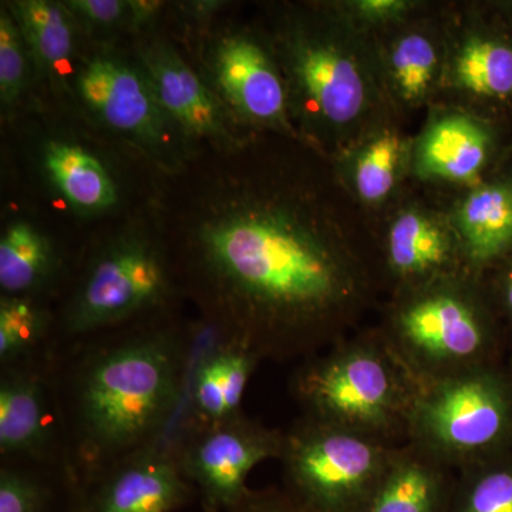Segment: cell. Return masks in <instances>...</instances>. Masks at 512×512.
Wrapping results in <instances>:
<instances>
[{
  "mask_svg": "<svg viewBox=\"0 0 512 512\" xmlns=\"http://www.w3.org/2000/svg\"><path fill=\"white\" fill-rule=\"evenodd\" d=\"M190 47L192 63L237 126H286L284 77L254 35L217 23Z\"/></svg>",
  "mask_w": 512,
  "mask_h": 512,
  "instance_id": "obj_5",
  "label": "cell"
},
{
  "mask_svg": "<svg viewBox=\"0 0 512 512\" xmlns=\"http://www.w3.org/2000/svg\"><path fill=\"white\" fill-rule=\"evenodd\" d=\"M400 325L407 342L430 359H468L483 345V330L473 311L450 295L417 302L403 313Z\"/></svg>",
  "mask_w": 512,
  "mask_h": 512,
  "instance_id": "obj_17",
  "label": "cell"
},
{
  "mask_svg": "<svg viewBox=\"0 0 512 512\" xmlns=\"http://www.w3.org/2000/svg\"><path fill=\"white\" fill-rule=\"evenodd\" d=\"M400 140L396 134L387 133L376 138L363 151L356 167V187L365 201H382L392 191L399 165Z\"/></svg>",
  "mask_w": 512,
  "mask_h": 512,
  "instance_id": "obj_27",
  "label": "cell"
},
{
  "mask_svg": "<svg viewBox=\"0 0 512 512\" xmlns=\"http://www.w3.org/2000/svg\"><path fill=\"white\" fill-rule=\"evenodd\" d=\"M288 72L311 113L335 124L359 116L366 89L356 64L332 43L293 30L284 39Z\"/></svg>",
  "mask_w": 512,
  "mask_h": 512,
  "instance_id": "obj_12",
  "label": "cell"
},
{
  "mask_svg": "<svg viewBox=\"0 0 512 512\" xmlns=\"http://www.w3.org/2000/svg\"><path fill=\"white\" fill-rule=\"evenodd\" d=\"M40 165L64 204L80 217H101L119 205L120 185L109 165L74 138L47 137Z\"/></svg>",
  "mask_w": 512,
  "mask_h": 512,
  "instance_id": "obj_16",
  "label": "cell"
},
{
  "mask_svg": "<svg viewBox=\"0 0 512 512\" xmlns=\"http://www.w3.org/2000/svg\"><path fill=\"white\" fill-rule=\"evenodd\" d=\"M36 82L35 66L18 23L2 3L0 8V109L2 119L18 114L28 96L29 87Z\"/></svg>",
  "mask_w": 512,
  "mask_h": 512,
  "instance_id": "obj_25",
  "label": "cell"
},
{
  "mask_svg": "<svg viewBox=\"0 0 512 512\" xmlns=\"http://www.w3.org/2000/svg\"><path fill=\"white\" fill-rule=\"evenodd\" d=\"M63 276V259L52 238L23 218L0 235V295L43 299Z\"/></svg>",
  "mask_w": 512,
  "mask_h": 512,
  "instance_id": "obj_18",
  "label": "cell"
},
{
  "mask_svg": "<svg viewBox=\"0 0 512 512\" xmlns=\"http://www.w3.org/2000/svg\"><path fill=\"white\" fill-rule=\"evenodd\" d=\"M225 512H309L298 501L285 500L274 494L248 493L234 507Z\"/></svg>",
  "mask_w": 512,
  "mask_h": 512,
  "instance_id": "obj_33",
  "label": "cell"
},
{
  "mask_svg": "<svg viewBox=\"0 0 512 512\" xmlns=\"http://www.w3.org/2000/svg\"><path fill=\"white\" fill-rule=\"evenodd\" d=\"M436 64V50L427 37L409 35L397 43L392 55L394 79L406 99H420L427 92Z\"/></svg>",
  "mask_w": 512,
  "mask_h": 512,
  "instance_id": "obj_28",
  "label": "cell"
},
{
  "mask_svg": "<svg viewBox=\"0 0 512 512\" xmlns=\"http://www.w3.org/2000/svg\"><path fill=\"white\" fill-rule=\"evenodd\" d=\"M286 473L309 512L335 510L375 478L379 451L372 444L315 420L284 439Z\"/></svg>",
  "mask_w": 512,
  "mask_h": 512,
  "instance_id": "obj_8",
  "label": "cell"
},
{
  "mask_svg": "<svg viewBox=\"0 0 512 512\" xmlns=\"http://www.w3.org/2000/svg\"><path fill=\"white\" fill-rule=\"evenodd\" d=\"M74 495L73 512H174L195 493L165 440L124 458Z\"/></svg>",
  "mask_w": 512,
  "mask_h": 512,
  "instance_id": "obj_11",
  "label": "cell"
},
{
  "mask_svg": "<svg viewBox=\"0 0 512 512\" xmlns=\"http://www.w3.org/2000/svg\"><path fill=\"white\" fill-rule=\"evenodd\" d=\"M232 150L158 175L151 217L181 295L208 328L259 356L303 349L346 292L342 265L305 215L259 194Z\"/></svg>",
  "mask_w": 512,
  "mask_h": 512,
  "instance_id": "obj_1",
  "label": "cell"
},
{
  "mask_svg": "<svg viewBox=\"0 0 512 512\" xmlns=\"http://www.w3.org/2000/svg\"><path fill=\"white\" fill-rule=\"evenodd\" d=\"M490 137L477 121L451 116L437 121L420 144L417 168L424 177L468 183L487 160Z\"/></svg>",
  "mask_w": 512,
  "mask_h": 512,
  "instance_id": "obj_19",
  "label": "cell"
},
{
  "mask_svg": "<svg viewBox=\"0 0 512 512\" xmlns=\"http://www.w3.org/2000/svg\"><path fill=\"white\" fill-rule=\"evenodd\" d=\"M5 3V2H3ZM28 47L36 82L60 99H72V84L90 42L64 2L12 0L5 3Z\"/></svg>",
  "mask_w": 512,
  "mask_h": 512,
  "instance_id": "obj_15",
  "label": "cell"
},
{
  "mask_svg": "<svg viewBox=\"0 0 512 512\" xmlns=\"http://www.w3.org/2000/svg\"><path fill=\"white\" fill-rule=\"evenodd\" d=\"M66 474L26 463L0 464V512H73Z\"/></svg>",
  "mask_w": 512,
  "mask_h": 512,
  "instance_id": "obj_22",
  "label": "cell"
},
{
  "mask_svg": "<svg viewBox=\"0 0 512 512\" xmlns=\"http://www.w3.org/2000/svg\"><path fill=\"white\" fill-rule=\"evenodd\" d=\"M456 76L461 87L477 96H511L512 47L500 40L473 37L457 57Z\"/></svg>",
  "mask_w": 512,
  "mask_h": 512,
  "instance_id": "obj_24",
  "label": "cell"
},
{
  "mask_svg": "<svg viewBox=\"0 0 512 512\" xmlns=\"http://www.w3.org/2000/svg\"><path fill=\"white\" fill-rule=\"evenodd\" d=\"M466 512H512V473L488 474L471 491Z\"/></svg>",
  "mask_w": 512,
  "mask_h": 512,
  "instance_id": "obj_30",
  "label": "cell"
},
{
  "mask_svg": "<svg viewBox=\"0 0 512 512\" xmlns=\"http://www.w3.org/2000/svg\"><path fill=\"white\" fill-rule=\"evenodd\" d=\"M56 313L43 299L0 295V367L55 348Z\"/></svg>",
  "mask_w": 512,
  "mask_h": 512,
  "instance_id": "obj_21",
  "label": "cell"
},
{
  "mask_svg": "<svg viewBox=\"0 0 512 512\" xmlns=\"http://www.w3.org/2000/svg\"><path fill=\"white\" fill-rule=\"evenodd\" d=\"M284 439L241 414L211 426L183 427L168 440L202 508L225 512L248 493L252 468L281 456Z\"/></svg>",
  "mask_w": 512,
  "mask_h": 512,
  "instance_id": "obj_6",
  "label": "cell"
},
{
  "mask_svg": "<svg viewBox=\"0 0 512 512\" xmlns=\"http://www.w3.org/2000/svg\"><path fill=\"white\" fill-rule=\"evenodd\" d=\"M296 386L316 420L333 426L382 424L396 400L392 373L370 352L346 353L309 367Z\"/></svg>",
  "mask_w": 512,
  "mask_h": 512,
  "instance_id": "obj_10",
  "label": "cell"
},
{
  "mask_svg": "<svg viewBox=\"0 0 512 512\" xmlns=\"http://www.w3.org/2000/svg\"><path fill=\"white\" fill-rule=\"evenodd\" d=\"M507 404L497 384L464 377L440 386L421 407L427 434L448 450L476 451L503 433Z\"/></svg>",
  "mask_w": 512,
  "mask_h": 512,
  "instance_id": "obj_13",
  "label": "cell"
},
{
  "mask_svg": "<svg viewBox=\"0 0 512 512\" xmlns=\"http://www.w3.org/2000/svg\"><path fill=\"white\" fill-rule=\"evenodd\" d=\"M389 252L397 271L419 275L446 261L448 244L436 224L416 212H406L390 229Z\"/></svg>",
  "mask_w": 512,
  "mask_h": 512,
  "instance_id": "obj_23",
  "label": "cell"
},
{
  "mask_svg": "<svg viewBox=\"0 0 512 512\" xmlns=\"http://www.w3.org/2000/svg\"><path fill=\"white\" fill-rule=\"evenodd\" d=\"M406 8V3L397 2V0H367L360 2L359 9L363 15L372 19H386L390 16H396Z\"/></svg>",
  "mask_w": 512,
  "mask_h": 512,
  "instance_id": "obj_34",
  "label": "cell"
},
{
  "mask_svg": "<svg viewBox=\"0 0 512 512\" xmlns=\"http://www.w3.org/2000/svg\"><path fill=\"white\" fill-rule=\"evenodd\" d=\"M170 5L161 0H127V35L136 40L157 32Z\"/></svg>",
  "mask_w": 512,
  "mask_h": 512,
  "instance_id": "obj_32",
  "label": "cell"
},
{
  "mask_svg": "<svg viewBox=\"0 0 512 512\" xmlns=\"http://www.w3.org/2000/svg\"><path fill=\"white\" fill-rule=\"evenodd\" d=\"M133 53L168 116L194 146L214 151L242 146L237 124L174 40L157 30L133 40Z\"/></svg>",
  "mask_w": 512,
  "mask_h": 512,
  "instance_id": "obj_9",
  "label": "cell"
},
{
  "mask_svg": "<svg viewBox=\"0 0 512 512\" xmlns=\"http://www.w3.org/2000/svg\"><path fill=\"white\" fill-rule=\"evenodd\" d=\"M180 295L168 249L150 214L90 252L56 313L55 345L168 315Z\"/></svg>",
  "mask_w": 512,
  "mask_h": 512,
  "instance_id": "obj_3",
  "label": "cell"
},
{
  "mask_svg": "<svg viewBox=\"0 0 512 512\" xmlns=\"http://www.w3.org/2000/svg\"><path fill=\"white\" fill-rule=\"evenodd\" d=\"M72 100L111 137L130 148L158 175L181 173L202 150L168 116L143 64L116 45H93L72 84Z\"/></svg>",
  "mask_w": 512,
  "mask_h": 512,
  "instance_id": "obj_4",
  "label": "cell"
},
{
  "mask_svg": "<svg viewBox=\"0 0 512 512\" xmlns=\"http://www.w3.org/2000/svg\"><path fill=\"white\" fill-rule=\"evenodd\" d=\"M507 301H508V305H510V308L512 309V271L510 272V275H508Z\"/></svg>",
  "mask_w": 512,
  "mask_h": 512,
  "instance_id": "obj_35",
  "label": "cell"
},
{
  "mask_svg": "<svg viewBox=\"0 0 512 512\" xmlns=\"http://www.w3.org/2000/svg\"><path fill=\"white\" fill-rule=\"evenodd\" d=\"M93 45H116L127 33V0H64Z\"/></svg>",
  "mask_w": 512,
  "mask_h": 512,
  "instance_id": "obj_29",
  "label": "cell"
},
{
  "mask_svg": "<svg viewBox=\"0 0 512 512\" xmlns=\"http://www.w3.org/2000/svg\"><path fill=\"white\" fill-rule=\"evenodd\" d=\"M436 483L427 468L404 464L387 478L370 512H431Z\"/></svg>",
  "mask_w": 512,
  "mask_h": 512,
  "instance_id": "obj_26",
  "label": "cell"
},
{
  "mask_svg": "<svg viewBox=\"0 0 512 512\" xmlns=\"http://www.w3.org/2000/svg\"><path fill=\"white\" fill-rule=\"evenodd\" d=\"M55 349L0 367V457L66 474ZM67 476V474H66Z\"/></svg>",
  "mask_w": 512,
  "mask_h": 512,
  "instance_id": "obj_7",
  "label": "cell"
},
{
  "mask_svg": "<svg viewBox=\"0 0 512 512\" xmlns=\"http://www.w3.org/2000/svg\"><path fill=\"white\" fill-rule=\"evenodd\" d=\"M212 342L194 357L180 427L211 426L241 416V404L259 356L211 329Z\"/></svg>",
  "mask_w": 512,
  "mask_h": 512,
  "instance_id": "obj_14",
  "label": "cell"
},
{
  "mask_svg": "<svg viewBox=\"0 0 512 512\" xmlns=\"http://www.w3.org/2000/svg\"><path fill=\"white\" fill-rule=\"evenodd\" d=\"M227 5L224 0H190L173 3L171 12H175V19L183 26L185 40L190 43L217 25L218 16Z\"/></svg>",
  "mask_w": 512,
  "mask_h": 512,
  "instance_id": "obj_31",
  "label": "cell"
},
{
  "mask_svg": "<svg viewBox=\"0 0 512 512\" xmlns=\"http://www.w3.org/2000/svg\"><path fill=\"white\" fill-rule=\"evenodd\" d=\"M471 258L488 261L512 245V185L494 184L471 192L457 215Z\"/></svg>",
  "mask_w": 512,
  "mask_h": 512,
  "instance_id": "obj_20",
  "label": "cell"
},
{
  "mask_svg": "<svg viewBox=\"0 0 512 512\" xmlns=\"http://www.w3.org/2000/svg\"><path fill=\"white\" fill-rule=\"evenodd\" d=\"M198 325L141 320L56 346L66 474L74 493L138 451L168 440L183 407Z\"/></svg>",
  "mask_w": 512,
  "mask_h": 512,
  "instance_id": "obj_2",
  "label": "cell"
}]
</instances>
